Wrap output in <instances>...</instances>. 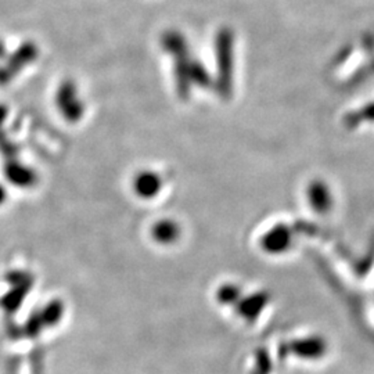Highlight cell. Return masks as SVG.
Listing matches in <instances>:
<instances>
[{"instance_id": "2", "label": "cell", "mask_w": 374, "mask_h": 374, "mask_svg": "<svg viewBox=\"0 0 374 374\" xmlns=\"http://www.w3.org/2000/svg\"><path fill=\"white\" fill-rule=\"evenodd\" d=\"M233 41L234 35L231 28L219 30L215 41L218 63L217 89L222 98H229L233 89Z\"/></svg>"}, {"instance_id": "5", "label": "cell", "mask_w": 374, "mask_h": 374, "mask_svg": "<svg viewBox=\"0 0 374 374\" xmlns=\"http://www.w3.org/2000/svg\"><path fill=\"white\" fill-rule=\"evenodd\" d=\"M134 191L143 200H151L160 194L162 188V179L153 171H141L134 178Z\"/></svg>"}, {"instance_id": "4", "label": "cell", "mask_w": 374, "mask_h": 374, "mask_svg": "<svg viewBox=\"0 0 374 374\" xmlns=\"http://www.w3.org/2000/svg\"><path fill=\"white\" fill-rule=\"evenodd\" d=\"M38 54V49L32 44H27L24 46L20 47L15 56H13L7 65L0 68V84L8 82L18 71H21L28 63H31Z\"/></svg>"}, {"instance_id": "3", "label": "cell", "mask_w": 374, "mask_h": 374, "mask_svg": "<svg viewBox=\"0 0 374 374\" xmlns=\"http://www.w3.org/2000/svg\"><path fill=\"white\" fill-rule=\"evenodd\" d=\"M56 104L61 115L70 124H77L85 114V103L79 97L77 85L72 81H64L56 94Z\"/></svg>"}, {"instance_id": "9", "label": "cell", "mask_w": 374, "mask_h": 374, "mask_svg": "<svg viewBox=\"0 0 374 374\" xmlns=\"http://www.w3.org/2000/svg\"><path fill=\"white\" fill-rule=\"evenodd\" d=\"M6 197H7V191L6 188L0 185V205L6 201Z\"/></svg>"}, {"instance_id": "7", "label": "cell", "mask_w": 374, "mask_h": 374, "mask_svg": "<svg viewBox=\"0 0 374 374\" xmlns=\"http://www.w3.org/2000/svg\"><path fill=\"white\" fill-rule=\"evenodd\" d=\"M294 354L305 359H319L328 351V342L321 337H309L294 342Z\"/></svg>"}, {"instance_id": "8", "label": "cell", "mask_w": 374, "mask_h": 374, "mask_svg": "<svg viewBox=\"0 0 374 374\" xmlns=\"http://www.w3.org/2000/svg\"><path fill=\"white\" fill-rule=\"evenodd\" d=\"M151 234H153V238L160 244H172L179 238L181 229L175 221L164 219V221L157 222L153 226Z\"/></svg>"}, {"instance_id": "1", "label": "cell", "mask_w": 374, "mask_h": 374, "mask_svg": "<svg viewBox=\"0 0 374 374\" xmlns=\"http://www.w3.org/2000/svg\"><path fill=\"white\" fill-rule=\"evenodd\" d=\"M161 44H162V47L165 49V51H168V54H171L174 57L178 94L182 98H187L188 94H190V89H191L190 72H191V68L194 65L195 58L190 57L185 37L175 30L167 31L162 35Z\"/></svg>"}, {"instance_id": "6", "label": "cell", "mask_w": 374, "mask_h": 374, "mask_svg": "<svg viewBox=\"0 0 374 374\" xmlns=\"http://www.w3.org/2000/svg\"><path fill=\"white\" fill-rule=\"evenodd\" d=\"M291 244L290 229L284 225H278L271 229L262 238V247L271 254H281Z\"/></svg>"}, {"instance_id": "10", "label": "cell", "mask_w": 374, "mask_h": 374, "mask_svg": "<svg viewBox=\"0 0 374 374\" xmlns=\"http://www.w3.org/2000/svg\"><path fill=\"white\" fill-rule=\"evenodd\" d=\"M6 56V49H4V45L0 42V58H3Z\"/></svg>"}]
</instances>
